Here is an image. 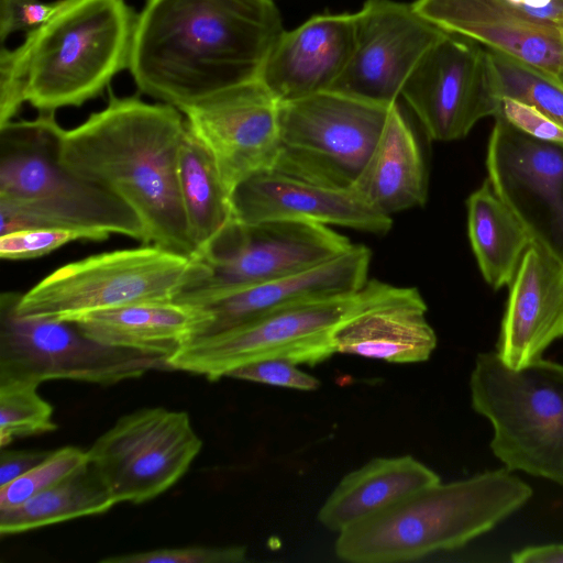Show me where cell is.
Returning a JSON list of instances; mask_svg holds the SVG:
<instances>
[{
    "label": "cell",
    "instance_id": "cell-15",
    "mask_svg": "<svg viewBox=\"0 0 563 563\" xmlns=\"http://www.w3.org/2000/svg\"><path fill=\"white\" fill-rule=\"evenodd\" d=\"M355 15V43L350 62L331 90L394 104L423 55L448 32L412 3L366 0Z\"/></svg>",
    "mask_w": 563,
    "mask_h": 563
},
{
    "label": "cell",
    "instance_id": "cell-2",
    "mask_svg": "<svg viewBox=\"0 0 563 563\" xmlns=\"http://www.w3.org/2000/svg\"><path fill=\"white\" fill-rule=\"evenodd\" d=\"M186 131L180 110L110 93L108 104L59 134L58 156L77 176L112 192L140 218L147 244L199 257L178 185Z\"/></svg>",
    "mask_w": 563,
    "mask_h": 563
},
{
    "label": "cell",
    "instance_id": "cell-32",
    "mask_svg": "<svg viewBox=\"0 0 563 563\" xmlns=\"http://www.w3.org/2000/svg\"><path fill=\"white\" fill-rule=\"evenodd\" d=\"M109 232L86 228H34L1 234L0 257L22 261L46 255L76 241H104Z\"/></svg>",
    "mask_w": 563,
    "mask_h": 563
},
{
    "label": "cell",
    "instance_id": "cell-31",
    "mask_svg": "<svg viewBox=\"0 0 563 563\" xmlns=\"http://www.w3.org/2000/svg\"><path fill=\"white\" fill-rule=\"evenodd\" d=\"M88 462L87 451L65 446L52 453L36 466L0 486V510L21 505L52 487Z\"/></svg>",
    "mask_w": 563,
    "mask_h": 563
},
{
    "label": "cell",
    "instance_id": "cell-21",
    "mask_svg": "<svg viewBox=\"0 0 563 563\" xmlns=\"http://www.w3.org/2000/svg\"><path fill=\"white\" fill-rule=\"evenodd\" d=\"M427 309L417 288L380 282L374 296L334 332L335 352L395 364L424 362L437 347Z\"/></svg>",
    "mask_w": 563,
    "mask_h": 563
},
{
    "label": "cell",
    "instance_id": "cell-27",
    "mask_svg": "<svg viewBox=\"0 0 563 563\" xmlns=\"http://www.w3.org/2000/svg\"><path fill=\"white\" fill-rule=\"evenodd\" d=\"M178 185L189 234L201 257L234 213L231 191L187 123L178 154Z\"/></svg>",
    "mask_w": 563,
    "mask_h": 563
},
{
    "label": "cell",
    "instance_id": "cell-39",
    "mask_svg": "<svg viewBox=\"0 0 563 563\" xmlns=\"http://www.w3.org/2000/svg\"><path fill=\"white\" fill-rule=\"evenodd\" d=\"M516 563H563V544L525 548L511 556Z\"/></svg>",
    "mask_w": 563,
    "mask_h": 563
},
{
    "label": "cell",
    "instance_id": "cell-6",
    "mask_svg": "<svg viewBox=\"0 0 563 563\" xmlns=\"http://www.w3.org/2000/svg\"><path fill=\"white\" fill-rule=\"evenodd\" d=\"M473 409L494 429L490 448L509 470L563 486V365L536 360L508 366L497 352L476 357Z\"/></svg>",
    "mask_w": 563,
    "mask_h": 563
},
{
    "label": "cell",
    "instance_id": "cell-36",
    "mask_svg": "<svg viewBox=\"0 0 563 563\" xmlns=\"http://www.w3.org/2000/svg\"><path fill=\"white\" fill-rule=\"evenodd\" d=\"M496 115L501 117L530 136L563 143V128L541 110L522 100L510 97L500 98L499 110Z\"/></svg>",
    "mask_w": 563,
    "mask_h": 563
},
{
    "label": "cell",
    "instance_id": "cell-26",
    "mask_svg": "<svg viewBox=\"0 0 563 563\" xmlns=\"http://www.w3.org/2000/svg\"><path fill=\"white\" fill-rule=\"evenodd\" d=\"M467 230L484 279L494 289L510 285L532 243L521 221L487 178L466 200Z\"/></svg>",
    "mask_w": 563,
    "mask_h": 563
},
{
    "label": "cell",
    "instance_id": "cell-11",
    "mask_svg": "<svg viewBox=\"0 0 563 563\" xmlns=\"http://www.w3.org/2000/svg\"><path fill=\"white\" fill-rule=\"evenodd\" d=\"M352 246L346 236L316 222L249 223L233 218L200 257L207 276L175 300L203 305L227 292L312 268Z\"/></svg>",
    "mask_w": 563,
    "mask_h": 563
},
{
    "label": "cell",
    "instance_id": "cell-13",
    "mask_svg": "<svg viewBox=\"0 0 563 563\" xmlns=\"http://www.w3.org/2000/svg\"><path fill=\"white\" fill-rule=\"evenodd\" d=\"M400 97L427 136L438 142L465 137L479 120L495 117L500 104L488 49L451 33L419 60Z\"/></svg>",
    "mask_w": 563,
    "mask_h": 563
},
{
    "label": "cell",
    "instance_id": "cell-3",
    "mask_svg": "<svg viewBox=\"0 0 563 563\" xmlns=\"http://www.w3.org/2000/svg\"><path fill=\"white\" fill-rule=\"evenodd\" d=\"M136 14L125 0H65L20 46L0 52V91L38 112L80 107L129 67Z\"/></svg>",
    "mask_w": 563,
    "mask_h": 563
},
{
    "label": "cell",
    "instance_id": "cell-16",
    "mask_svg": "<svg viewBox=\"0 0 563 563\" xmlns=\"http://www.w3.org/2000/svg\"><path fill=\"white\" fill-rule=\"evenodd\" d=\"M279 104L257 77L180 110L231 194L249 176L273 168L279 143Z\"/></svg>",
    "mask_w": 563,
    "mask_h": 563
},
{
    "label": "cell",
    "instance_id": "cell-9",
    "mask_svg": "<svg viewBox=\"0 0 563 563\" xmlns=\"http://www.w3.org/2000/svg\"><path fill=\"white\" fill-rule=\"evenodd\" d=\"M394 104L333 90L279 104L273 170L331 188H353Z\"/></svg>",
    "mask_w": 563,
    "mask_h": 563
},
{
    "label": "cell",
    "instance_id": "cell-8",
    "mask_svg": "<svg viewBox=\"0 0 563 563\" xmlns=\"http://www.w3.org/2000/svg\"><path fill=\"white\" fill-rule=\"evenodd\" d=\"M379 280H367L351 294L292 303L239 327L201 335L168 357L173 371L202 375L210 382L233 369L265 358H286L314 366L336 352V329L376 292Z\"/></svg>",
    "mask_w": 563,
    "mask_h": 563
},
{
    "label": "cell",
    "instance_id": "cell-40",
    "mask_svg": "<svg viewBox=\"0 0 563 563\" xmlns=\"http://www.w3.org/2000/svg\"><path fill=\"white\" fill-rule=\"evenodd\" d=\"M560 31H561L562 40H563V29H561ZM559 82L563 86V70H562V75H561V78H560Z\"/></svg>",
    "mask_w": 563,
    "mask_h": 563
},
{
    "label": "cell",
    "instance_id": "cell-23",
    "mask_svg": "<svg viewBox=\"0 0 563 563\" xmlns=\"http://www.w3.org/2000/svg\"><path fill=\"white\" fill-rule=\"evenodd\" d=\"M69 322L102 344L169 357L206 334L212 314L203 306L172 300L95 311Z\"/></svg>",
    "mask_w": 563,
    "mask_h": 563
},
{
    "label": "cell",
    "instance_id": "cell-24",
    "mask_svg": "<svg viewBox=\"0 0 563 563\" xmlns=\"http://www.w3.org/2000/svg\"><path fill=\"white\" fill-rule=\"evenodd\" d=\"M353 189L371 208L387 217L426 203L428 176L423 155L397 103Z\"/></svg>",
    "mask_w": 563,
    "mask_h": 563
},
{
    "label": "cell",
    "instance_id": "cell-30",
    "mask_svg": "<svg viewBox=\"0 0 563 563\" xmlns=\"http://www.w3.org/2000/svg\"><path fill=\"white\" fill-rule=\"evenodd\" d=\"M40 384L0 379V445L14 438L55 431L53 407L37 393Z\"/></svg>",
    "mask_w": 563,
    "mask_h": 563
},
{
    "label": "cell",
    "instance_id": "cell-34",
    "mask_svg": "<svg viewBox=\"0 0 563 563\" xmlns=\"http://www.w3.org/2000/svg\"><path fill=\"white\" fill-rule=\"evenodd\" d=\"M227 377L302 391L319 388L317 377L301 371L298 364L286 358H265L242 365Z\"/></svg>",
    "mask_w": 563,
    "mask_h": 563
},
{
    "label": "cell",
    "instance_id": "cell-29",
    "mask_svg": "<svg viewBox=\"0 0 563 563\" xmlns=\"http://www.w3.org/2000/svg\"><path fill=\"white\" fill-rule=\"evenodd\" d=\"M488 52L498 98L510 97L530 103L563 128V86L538 69Z\"/></svg>",
    "mask_w": 563,
    "mask_h": 563
},
{
    "label": "cell",
    "instance_id": "cell-37",
    "mask_svg": "<svg viewBox=\"0 0 563 563\" xmlns=\"http://www.w3.org/2000/svg\"><path fill=\"white\" fill-rule=\"evenodd\" d=\"M52 451L46 450H5L0 453V486L23 475L44 461Z\"/></svg>",
    "mask_w": 563,
    "mask_h": 563
},
{
    "label": "cell",
    "instance_id": "cell-18",
    "mask_svg": "<svg viewBox=\"0 0 563 563\" xmlns=\"http://www.w3.org/2000/svg\"><path fill=\"white\" fill-rule=\"evenodd\" d=\"M412 5L443 31L474 41L560 81L561 31L526 18L504 0H416Z\"/></svg>",
    "mask_w": 563,
    "mask_h": 563
},
{
    "label": "cell",
    "instance_id": "cell-17",
    "mask_svg": "<svg viewBox=\"0 0 563 563\" xmlns=\"http://www.w3.org/2000/svg\"><path fill=\"white\" fill-rule=\"evenodd\" d=\"M234 218L242 222L308 221L386 234L391 217L371 208L353 189L325 187L266 169L242 180L232 192Z\"/></svg>",
    "mask_w": 563,
    "mask_h": 563
},
{
    "label": "cell",
    "instance_id": "cell-5",
    "mask_svg": "<svg viewBox=\"0 0 563 563\" xmlns=\"http://www.w3.org/2000/svg\"><path fill=\"white\" fill-rule=\"evenodd\" d=\"M55 112L0 125V234L34 228H86L147 244L134 210L59 161Z\"/></svg>",
    "mask_w": 563,
    "mask_h": 563
},
{
    "label": "cell",
    "instance_id": "cell-7",
    "mask_svg": "<svg viewBox=\"0 0 563 563\" xmlns=\"http://www.w3.org/2000/svg\"><path fill=\"white\" fill-rule=\"evenodd\" d=\"M207 274L201 258L142 244L58 267L19 294L16 311L27 318L69 321L95 311L172 301Z\"/></svg>",
    "mask_w": 563,
    "mask_h": 563
},
{
    "label": "cell",
    "instance_id": "cell-33",
    "mask_svg": "<svg viewBox=\"0 0 563 563\" xmlns=\"http://www.w3.org/2000/svg\"><path fill=\"white\" fill-rule=\"evenodd\" d=\"M246 559L243 545L185 547L111 555L101 563H240Z\"/></svg>",
    "mask_w": 563,
    "mask_h": 563
},
{
    "label": "cell",
    "instance_id": "cell-19",
    "mask_svg": "<svg viewBox=\"0 0 563 563\" xmlns=\"http://www.w3.org/2000/svg\"><path fill=\"white\" fill-rule=\"evenodd\" d=\"M354 43V13L313 15L284 31L258 77L279 103L331 90L350 62Z\"/></svg>",
    "mask_w": 563,
    "mask_h": 563
},
{
    "label": "cell",
    "instance_id": "cell-38",
    "mask_svg": "<svg viewBox=\"0 0 563 563\" xmlns=\"http://www.w3.org/2000/svg\"><path fill=\"white\" fill-rule=\"evenodd\" d=\"M526 18L544 24L563 29V0H504Z\"/></svg>",
    "mask_w": 563,
    "mask_h": 563
},
{
    "label": "cell",
    "instance_id": "cell-35",
    "mask_svg": "<svg viewBox=\"0 0 563 563\" xmlns=\"http://www.w3.org/2000/svg\"><path fill=\"white\" fill-rule=\"evenodd\" d=\"M65 0L44 2L41 0H0V38L15 32H33L51 20Z\"/></svg>",
    "mask_w": 563,
    "mask_h": 563
},
{
    "label": "cell",
    "instance_id": "cell-14",
    "mask_svg": "<svg viewBox=\"0 0 563 563\" xmlns=\"http://www.w3.org/2000/svg\"><path fill=\"white\" fill-rule=\"evenodd\" d=\"M494 118L488 179L532 242L563 263V143L536 139Z\"/></svg>",
    "mask_w": 563,
    "mask_h": 563
},
{
    "label": "cell",
    "instance_id": "cell-28",
    "mask_svg": "<svg viewBox=\"0 0 563 563\" xmlns=\"http://www.w3.org/2000/svg\"><path fill=\"white\" fill-rule=\"evenodd\" d=\"M115 504L95 467L87 462L66 478L25 503L0 510V533L15 534L100 515Z\"/></svg>",
    "mask_w": 563,
    "mask_h": 563
},
{
    "label": "cell",
    "instance_id": "cell-20",
    "mask_svg": "<svg viewBox=\"0 0 563 563\" xmlns=\"http://www.w3.org/2000/svg\"><path fill=\"white\" fill-rule=\"evenodd\" d=\"M562 336L563 263L532 242L510 283L497 353L519 368Z\"/></svg>",
    "mask_w": 563,
    "mask_h": 563
},
{
    "label": "cell",
    "instance_id": "cell-22",
    "mask_svg": "<svg viewBox=\"0 0 563 563\" xmlns=\"http://www.w3.org/2000/svg\"><path fill=\"white\" fill-rule=\"evenodd\" d=\"M372 252L355 245L318 266L221 295L203 305L212 314L206 334L222 332L273 310L318 298L355 292L367 283Z\"/></svg>",
    "mask_w": 563,
    "mask_h": 563
},
{
    "label": "cell",
    "instance_id": "cell-25",
    "mask_svg": "<svg viewBox=\"0 0 563 563\" xmlns=\"http://www.w3.org/2000/svg\"><path fill=\"white\" fill-rule=\"evenodd\" d=\"M438 482L439 475L411 455L375 457L340 481L321 506L318 519L339 533Z\"/></svg>",
    "mask_w": 563,
    "mask_h": 563
},
{
    "label": "cell",
    "instance_id": "cell-10",
    "mask_svg": "<svg viewBox=\"0 0 563 563\" xmlns=\"http://www.w3.org/2000/svg\"><path fill=\"white\" fill-rule=\"evenodd\" d=\"M19 294L0 296V379L111 386L152 371H173L165 355L102 344L69 321L22 317Z\"/></svg>",
    "mask_w": 563,
    "mask_h": 563
},
{
    "label": "cell",
    "instance_id": "cell-12",
    "mask_svg": "<svg viewBox=\"0 0 563 563\" xmlns=\"http://www.w3.org/2000/svg\"><path fill=\"white\" fill-rule=\"evenodd\" d=\"M201 448L186 411L148 407L121 416L87 456L117 504H142L174 486Z\"/></svg>",
    "mask_w": 563,
    "mask_h": 563
},
{
    "label": "cell",
    "instance_id": "cell-1",
    "mask_svg": "<svg viewBox=\"0 0 563 563\" xmlns=\"http://www.w3.org/2000/svg\"><path fill=\"white\" fill-rule=\"evenodd\" d=\"M284 31L274 0H146L128 69L141 92L183 110L257 78Z\"/></svg>",
    "mask_w": 563,
    "mask_h": 563
},
{
    "label": "cell",
    "instance_id": "cell-4",
    "mask_svg": "<svg viewBox=\"0 0 563 563\" xmlns=\"http://www.w3.org/2000/svg\"><path fill=\"white\" fill-rule=\"evenodd\" d=\"M531 487L509 470L428 485L339 532L335 555L397 563L463 547L525 505Z\"/></svg>",
    "mask_w": 563,
    "mask_h": 563
}]
</instances>
